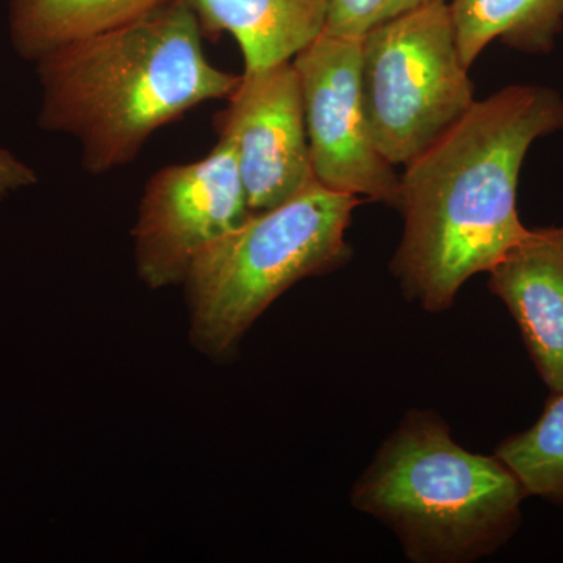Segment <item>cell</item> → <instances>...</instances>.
I'll list each match as a JSON object with an SVG mask.
<instances>
[{
	"mask_svg": "<svg viewBox=\"0 0 563 563\" xmlns=\"http://www.w3.org/2000/svg\"><path fill=\"white\" fill-rule=\"evenodd\" d=\"M544 384L563 391V228L531 231L488 272Z\"/></svg>",
	"mask_w": 563,
	"mask_h": 563,
	"instance_id": "9",
	"label": "cell"
},
{
	"mask_svg": "<svg viewBox=\"0 0 563 563\" xmlns=\"http://www.w3.org/2000/svg\"><path fill=\"white\" fill-rule=\"evenodd\" d=\"M563 129V98L512 85L474 102L404 166V217L391 272L428 312H443L474 274L488 273L529 235L518 214L521 166L537 140Z\"/></svg>",
	"mask_w": 563,
	"mask_h": 563,
	"instance_id": "1",
	"label": "cell"
},
{
	"mask_svg": "<svg viewBox=\"0 0 563 563\" xmlns=\"http://www.w3.org/2000/svg\"><path fill=\"white\" fill-rule=\"evenodd\" d=\"M251 213L228 141H218L201 161L158 169L132 231L140 279L152 290L184 284L196 257Z\"/></svg>",
	"mask_w": 563,
	"mask_h": 563,
	"instance_id": "6",
	"label": "cell"
},
{
	"mask_svg": "<svg viewBox=\"0 0 563 563\" xmlns=\"http://www.w3.org/2000/svg\"><path fill=\"white\" fill-rule=\"evenodd\" d=\"M36 174L9 151L0 150V198L9 192L31 187L35 184Z\"/></svg>",
	"mask_w": 563,
	"mask_h": 563,
	"instance_id": "15",
	"label": "cell"
},
{
	"mask_svg": "<svg viewBox=\"0 0 563 563\" xmlns=\"http://www.w3.org/2000/svg\"><path fill=\"white\" fill-rule=\"evenodd\" d=\"M551 3L558 9L559 14H561L562 22H563V0H550Z\"/></svg>",
	"mask_w": 563,
	"mask_h": 563,
	"instance_id": "16",
	"label": "cell"
},
{
	"mask_svg": "<svg viewBox=\"0 0 563 563\" xmlns=\"http://www.w3.org/2000/svg\"><path fill=\"white\" fill-rule=\"evenodd\" d=\"M207 33H231L244 70L291 62L324 32L328 0H184Z\"/></svg>",
	"mask_w": 563,
	"mask_h": 563,
	"instance_id": "10",
	"label": "cell"
},
{
	"mask_svg": "<svg viewBox=\"0 0 563 563\" xmlns=\"http://www.w3.org/2000/svg\"><path fill=\"white\" fill-rule=\"evenodd\" d=\"M301 85L314 179L398 206L401 176L377 151L361 98V40L322 32L291 60Z\"/></svg>",
	"mask_w": 563,
	"mask_h": 563,
	"instance_id": "7",
	"label": "cell"
},
{
	"mask_svg": "<svg viewBox=\"0 0 563 563\" xmlns=\"http://www.w3.org/2000/svg\"><path fill=\"white\" fill-rule=\"evenodd\" d=\"M448 7L455 44L468 69L495 40L526 54H547L563 29L550 0H451Z\"/></svg>",
	"mask_w": 563,
	"mask_h": 563,
	"instance_id": "12",
	"label": "cell"
},
{
	"mask_svg": "<svg viewBox=\"0 0 563 563\" xmlns=\"http://www.w3.org/2000/svg\"><path fill=\"white\" fill-rule=\"evenodd\" d=\"M523 488L498 457L455 442L432 410H409L351 490L355 509L398 536L413 562L495 553L520 523Z\"/></svg>",
	"mask_w": 563,
	"mask_h": 563,
	"instance_id": "3",
	"label": "cell"
},
{
	"mask_svg": "<svg viewBox=\"0 0 563 563\" xmlns=\"http://www.w3.org/2000/svg\"><path fill=\"white\" fill-rule=\"evenodd\" d=\"M358 203L357 196L314 180L202 251L181 284L195 347L224 361L288 288L346 262V231Z\"/></svg>",
	"mask_w": 563,
	"mask_h": 563,
	"instance_id": "4",
	"label": "cell"
},
{
	"mask_svg": "<svg viewBox=\"0 0 563 563\" xmlns=\"http://www.w3.org/2000/svg\"><path fill=\"white\" fill-rule=\"evenodd\" d=\"M228 101L218 133L235 152L252 213L280 206L317 180L291 62L244 70Z\"/></svg>",
	"mask_w": 563,
	"mask_h": 563,
	"instance_id": "8",
	"label": "cell"
},
{
	"mask_svg": "<svg viewBox=\"0 0 563 563\" xmlns=\"http://www.w3.org/2000/svg\"><path fill=\"white\" fill-rule=\"evenodd\" d=\"M495 455L525 495L563 504V391L553 393L539 421L504 440Z\"/></svg>",
	"mask_w": 563,
	"mask_h": 563,
	"instance_id": "13",
	"label": "cell"
},
{
	"mask_svg": "<svg viewBox=\"0 0 563 563\" xmlns=\"http://www.w3.org/2000/svg\"><path fill=\"white\" fill-rule=\"evenodd\" d=\"M36 63L41 129L79 141L81 165L96 176L135 161L187 111L231 98L240 81L207 60L201 25L184 0Z\"/></svg>",
	"mask_w": 563,
	"mask_h": 563,
	"instance_id": "2",
	"label": "cell"
},
{
	"mask_svg": "<svg viewBox=\"0 0 563 563\" xmlns=\"http://www.w3.org/2000/svg\"><path fill=\"white\" fill-rule=\"evenodd\" d=\"M358 79L369 133L393 166L412 162L476 102L446 0H431L362 36Z\"/></svg>",
	"mask_w": 563,
	"mask_h": 563,
	"instance_id": "5",
	"label": "cell"
},
{
	"mask_svg": "<svg viewBox=\"0 0 563 563\" xmlns=\"http://www.w3.org/2000/svg\"><path fill=\"white\" fill-rule=\"evenodd\" d=\"M173 0H10V36L25 60L38 62L66 44L113 31Z\"/></svg>",
	"mask_w": 563,
	"mask_h": 563,
	"instance_id": "11",
	"label": "cell"
},
{
	"mask_svg": "<svg viewBox=\"0 0 563 563\" xmlns=\"http://www.w3.org/2000/svg\"><path fill=\"white\" fill-rule=\"evenodd\" d=\"M431 0H328L324 32L361 40L377 25Z\"/></svg>",
	"mask_w": 563,
	"mask_h": 563,
	"instance_id": "14",
	"label": "cell"
}]
</instances>
